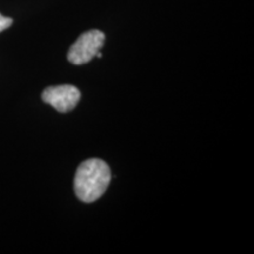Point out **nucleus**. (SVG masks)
Masks as SVG:
<instances>
[{
    "mask_svg": "<svg viewBox=\"0 0 254 254\" xmlns=\"http://www.w3.org/2000/svg\"><path fill=\"white\" fill-rule=\"evenodd\" d=\"M41 98L44 103L51 105L58 112L67 113L77 106L80 101L81 93L73 85H59L45 88Z\"/></svg>",
    "mask_w": 254,
    "mask_h": 254,
    "instance_id": "obj_3",
    "label": "nucleus"
},
{
    "mask_svg": "<svg viewBox=\"0 0 254 254\" xmlns=\"http://www.w3.org/2000/svg\"><path fill=\"white\" fill-rule=\"evenodd\" d=\"M111 182L109 165L98 158H92L79 165L74 177V192L85 204L101 198Z\"/></svg>",
    "mask_w": 254,
    "mask_h": 254,
    "instance_id": "obj_1",
    "label": "nucleus"
},
{
    "mask_svg": "<svg viewBox=\"0 0 254 254\" xmlns=\"http://www.w3.org/2000/svg\"><path fill=\"white\" fill-rule=\"evenodd\" d=\"M12 24H13V19L0 14V32L7 30L8 27L12 26Z\"/></svg>",
    "mask_w": 254,
    "mask_h": 254,
    "instance_id": "obj_4",
    "label": "nucleus"
},
{
    "mask_svg": "<svg viewBox=\"0 0 254 254\" xmlns=\"http://www.w3.org/2000/svg\"><path fill=\"white\" fill-rule=\"evenodd\" d=\"M105 43V34L101 31L91 30L82 33L71 46L67 58L74 65L90 63L99 52Z\"/></svg>",
    "mask_w": 254,
    "mask_h": 254,
    "instance_id": "obj_2",
    "label": "nucleus"
}]
</instances>
